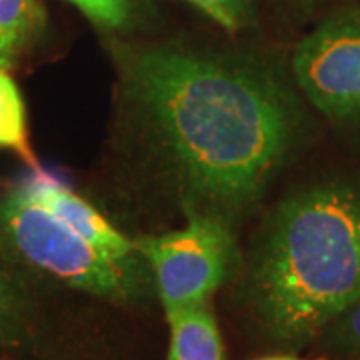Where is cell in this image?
I'll return each instance as SVG.
<instances>
[{"mask_svg":"<svg viewBox=\"0 0 360 360\" xmlns=\"http://www.w3.org/2000/svg\"><path fill=\"white\" fill-rule=\"evenodd\" d=\"M130 112L186 210L234 220L288 162L302 112L283 77L250 56L180 44L116 51Z\"/></svg>","mask_w":360,"mask_h":360,"instance_id":"obj_1","label":"cell"},{"mask_svg":"<svg viewBox=\"0 0 360 360\" xmlns=\"http://www.w3.org/2000/svg\"><path fill=\"white\" fill-rule=\"evenodd\" d=\"M260 330L298 350L321 338L360 298V180L328 179L274 208L245 276Z\"/></svg>","mask_w":360,"mask_h":360,"instance_id":"obj_2","label":"cell"},{"mask_svg":"<svg viewBox=\"0 0 360 360\" xmlns=\"http://www.w3.org/2000/svg\"><path fill=\"white\" fill-rule=\"evenodd\" d=\"M0 252L18 269L108 302H144L155 286L144 258L122 260L98 250L20 184L0 194Z\"/></svg>","mask_w":360,"mask_h":360,"instance_id":"obj_3","label":"cell"},{"mask_svg":"<svg viewBox=\"0 0 360 360\" xmlns=\"http://www.w3.org/2000/svg\"><path fill=\"white\" fill-rule=\"evenodd\" d=\"M148 264L155 290L168 314L208 302L236 264V240L229 220L186 210L182 229L134 238Z\"/></svg>","mask_w":360,"mask_h":360,"instance_id":"obj_4","label":"cell"},{"mask_svg":"<svg viewBox=\"0 0 360 360\" xmlns=\"http://www.w3.org/2000/svg\"><path fill=\"white\" fill-rule=\"evenodd\" d=\"M292 77L321 115L360 122V11H342L298 42Z\"/></svg>","mask_w":360,"mask_h":360,"instance_id":"obj_5","label":"cell"},{"mask_svg":"<svg viewBox=\"0 0 360 360\" xmlns=\"http://www.w3.org/2000/svg\"><path fill=\"white\" fill-rule=\"evenodd\" d=\"M20 186L28 196H32L39 205L49 208L56 219L63 220L66 226H70L98 250L122 260L142 258L132 238L122 234L86 198L70 191L65 182L37 168V172L25 182H20Z\"/></svg>","mask_w":360,"mask_h":360,"instance_id":"obj_6","label":"cell"},{"mask_svg":"<svg viewBox=\"0 0 360 360\" xmlns=\"http://www.w3.org/2000/svg\"><path fill=\"white\" fill-rule=\"evenodd\" d=\"M170 326L168 360H224L217 319L208 302L176 310L167 316Z\"/></svg>","mask_w":360,"mask_h":360,"instance_id":"obj_7","label":"cell"},{"mask_svg":"<svg viewBox=\"0 0 360 360\" xmlns=\"http://www.w3.org/2000/svg\"><path fill=\"white\" fill-rule=\"evenodd\" d=\"M34 302L22 269L0 252V348L26 347L32 338Z\"/></svg>","mask_w":360,"mask_h":360,"instance_id":"obj_8","label":"cell"},{"mask_svg":"<svg viewBox=\"0 0 360 360\" xmlns=\"http://www.w3.org/2000/svg\"><path fill=\"white\" fill-rule=\"evenodd\" d=\"M44 11L39 0H0V68L8 70L39 39Z\"/></svg>","mask_w":360,"mask_h":360,"instance_id":"obj_9","label":"cell"},{"mask_svg":"<svg viewBox=\"0 0 360 360\" xmlns=\"http://www.w3.org/2000/svg\"><path fill=\"white\" fill-rule=\"evenodd\" d=\"M0 148L18 153L30 167L39 168L28 142L22 94L14 78L4 68H0Z\"/></svg>","mask_w":360,"mask_h":360,"instance_id":"obj_10","label":"cell"},{"mask_svg":"<svg viewBox=\"0 0 360 360\" xmlns=\"http://www.w3.org/2000/svg\"><path fill=\"white\" fill-rule=\"evenodd\" d=\"M321 340L322 347L340 356L360 354V298L322 333Z\"/></svg>","mask_w":360,"mask_h":360,"instance_id":"obj_11","label":"cell"},{"mask_svg":"<svg viewBox=\"0 0 360 360\" xmlns=\"http://www.w3.org/2000/svg\"><path fill=\"white\" fill-rule=\"evenodd\" d=\"M222 28L236 32L250 22L252 0H188Z\"/></svg>","mask_w":360,"mask_h":360,"instance_id":"obj_12","label":"cell"},{"mask_svg":"<svg viewBox=\"0 0 360 360\" xmlns=\"http://www.w3.org/2000/svg\"><path fill=\"white\" fill-rule=\"evenodd\" d=\"M90 22L103 28H120L129 22L130 0H66Z\"/></svg>","mask_w":360,"mask_h":360,"instance_id":"obj_13","label":"cell"},{"mask_svg":"<svg viewBox=\"0 0 360 360\" xmlns=\"http://www.w3.org/2000/svg\"><path fill=\"white\" fill-rule=\"evenodd\" d=\"M260 360H307V359H298V356L284 354V356H269V359H260ZM314 360H326V359H314Z\"/></svg>","mask_w":360,"mask_h":360,"instance_id":"obj_14","label":"cell"},{"mask_svg":"<svg viewBox=\"0 0 360 360\" xmlns=\"http://www.w3.org/2000/svg\"><path fill=\"white\" fill-rule=\"evenodd\" d=\"M345 360H360V354H354V356H347Z\"/></svg>","mask_w":360,"mask_h":360,"instance_id":"obj_15","label":"cell"}]
</instances>
